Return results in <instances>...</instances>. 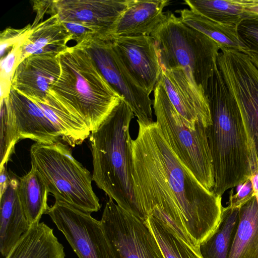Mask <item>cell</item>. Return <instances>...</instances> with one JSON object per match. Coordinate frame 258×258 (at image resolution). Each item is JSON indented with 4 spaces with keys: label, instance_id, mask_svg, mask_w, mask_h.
<instances>
[{
    "label": "cell",
    "instance_id": "6da1fadb",
    "mask_svg": "<svg viewBox=\"0 0 258 258\" xmlns=\"http://www.w3.org/2000/svg\"><path fill=\"white\" fill-rule=\"evenodd\" d=\"M138 125L132 140V178L143 219L158 218L198 249L219 223L222 196L206 188L181 163L156 121Z\"/></svg>",
    "mask_w": 258,
    "mask_h": 258
},
{
    "label": "cell",
    "instance_id": "7a4b0ae2",
    "mask_svg": "<svg viewBox=\"0 0 258 258\" xmlns=\"http://www.w3.org/2000/svg\"><path fill=\"white\" fill-rule=\"evenodd\" d=\"M206 97L211 125L207 127L215 178L213 191L222 196L258 170V159L240 110L217 67Z\"/></svg>",
    "mask_w": 258,
    "mask_h": 258
},
{
    "label": "cell",
    "instance_id": "3957f363",
    "mask_svg": "<svg viewBox=\"0 0 258 258\" xmlns=\"http://www.w3.org/2000/svg\"><path fill=\"white\" fill-rule=\"evenodd\" d=\"M134 115L122 98L99 127L91 132L92 179L119 206L144 220L135 198L132 178L129 128Z\"/></svg>",
    "mask_w": 258,
    "mask_h": 258
},
{
    "label": "cell",
    "instance_id": "277c9868",
    "mask_svg": "<svg viewBox=\"0 0 258 258\" xmlns=\"http://www.w3.org/2000/svg\"><path fill=\"white\" fill-rule=\"evenodd\" d=\"M58 58L60 74L49 92L78 113L92 132L123 98L107 82L83 48L77 44L68 47Z\"/></svg>",
    "mask_w": 258,
    "mask_h": 258
},
{
    "label": "cell",
    "instance_id": "5b68a950",
    "mask_svg": "<svg viewBox=\"0 0 258 258\" xmlns=\"http://www.w3.org/2000/svg\"><path fill=\"white\" fill-rule=\"evenodd\" d=\"M166 14L165 19L150 35L155 41L162 69L182 68L205 95L209 81L218 67L221 47L174 14Z\"/></svg>",
    "mask_w": 258,
    "mask_h": 258
},
{
    "label": "cell",
    "instance_id": "8992f818",
    "mask_svg": "<svg viewBox=\"0 0 258 258\" xmlns=\"http://www.w3.org/2000/svg\"><path fill=\"white\" fill-rule=\"evenodd\" d=\"M31 167L43 180L55 201L91 213L101 208L92 186V175L73 156L67 145L35 143L30 150Z\"/></svg>",
    "mask_w": 258,
    "mask_h": 258
},
{
    "label": "cell",
    "instance_id": "52a82bcc",
    "mask_svg": "<svg viewBox=\"0 0 258 258\" xmlns=\"http://www.w3.org/2000/svg\"><path fill=\"white\" fill-rule=\"evenodd\" d=\"M156 122L169 145L181 163L208 190L215 185L213 160L207 127L199 123L192 129L170 102L161 80L154 90Z\"/></svg>",
    "mask_w": 258,
    "mask_h": 258
},
{
    "label": "cell",
    "instance_id": "ba28073f",
    "mask_svg": "<svg viewBox=\"0 0 258 258\" xmlns=\"http://www.w3.org/2000/svg\"><path fill=\"white\" fill-rule=\"evenodd\" d=\"M100 222L115 258H165L146 222L110 198Z\"/></svg>",
    "mask_w": 258,
    "mask_h": 258
},
{
    "label": "cell",
    "instance_id": "9c48e42d",
    "mask_svg": "<svg viewBox=\"0 0 258 258\" xmlns=\"http://www.w3.org/2000/svg\"><path fill=\"white\" fill-rule=\"evenodd\" d=\"M76 44L87 51L107 82L129 105L138 123L149 125L153 122V100L124 67L115 52L110 39L96 36Z\"/></svg>",
    "mask_w": 258,
    "mask_h": 258
},
{
    "label": "cell",
    "instance_id": "30bf717a",
    "mask_svg": "<svg viewBox=\"0 0 258 258\" xmlns=\"http://www.w3.org/2000/svg\"><path fill=\"white\" fill-rule=\"evenodd\" d=\"M218 67L235 99L258 159V69L245 53L226 50Z\"/></svg>",
    "mask_w": 258,
    "mask_h": 258
},
{
    "label": "cell",
    "instance_id": "8fae6325",
    "mask_svg": "<svg viewBox=\"0 0 258 258\" xmlns=\"http://www.w3.org/2000/svg\"><path fill=\"white\" fill-rule=\"evenodd\" d=\"M48 215L79 258H115L100 221L65 202L55 201Z\"/></svg>",
    "mask_w": 258,
    "mask_h": 258
},
{
    "label": "cell",
    "instance_id": "7c38bea8",
    "mask_svg": "<svg viewBox=\"0 0 258 258\" xmlns=\"http://www.w3.org/2000/svg\"><path fill=\"white\" fill-rule=\"evenodd\" d=\"M131 0H54L49 15L62 23L81 24L98 35L110 38Z\"/></svg>",
    "mask_w": 258,
    "mask_h": 258
},
{
    "label": "cell",
    "instance_id": "4fadbf2b",
    "mask_svg": "<svg viewBox=\"0 0 258 258\" xmlns=\"http://www.w3.org/2000/svg\"><path fill=\"white\" fill-rule=\"evenodd\" d=\"M112 47L130 75L149 95L160 80L162 69L150 35L111 37Z\"/></svg>",
    "mask_w": 258,
    "mask_h": 258
},
{
    "label": "cell",
    "instance_id": "5bb4252c",
    "mask_svg": "<svg viewBox=\"0 0 258 258\" xmlns=\"http://www.w3.org/2000/svg\"><path fill=\"white\" fill-rule=\"evenodd\" d=\"M167 95L187 126L199 123L207 127L212 123L208 101L199 87L180 68L162 70L160 78Z\"/></svg>",
    "mask_w": 258,
    "mask_h": 258
},
{
    "label": "cell",
    "instance_id": "9a60e30c",
    "mask_svg": "<svg viewBox=\"0 0 258 258\" xmlns=\"http://www.w3.org/2000/svg\"><path fill=\"white\" fill-rule=\"evenodd\" d=\"M1 101L12 119L19 141L29 139L44 144L61 141L59 132L40 107L13 88L7 97Z\"/></svg>",
    "mask_w": 258,
    "mask_h": 258
},
{
    "label": "cell",
    "instance_id": "2e32d148",
    "mask_svg": "<svg viewBox=\"0 0 258 258\" xmlns=\"http://www.w3.org/2000/svg\"><path fill=\"white\" fill-rule=\"evenodd\" d=\"M60 71L58 55H30L17 67L12 88L31 100H42L58 78Z\"/></svg>",
    "mask_w": 258,
    "mask_h": 258
},
{
    "label": "cell",
    "instance_id": "e0dca14e",
    "mask_svg": "<svg viewBox=\"0 0 258 258\" xmlns=\"http://www.w3.org/2000/svg\"><path fill=\"white\" fill-rule=\"evenodd\" d=\"M168 0H131L119 17L111 37L151 35L166 17Z\"/></svg>",
    "mask_w": 258,
    "mask_h": 258
},
{
    "label": "cell",
    "instance_id": "ac0fdd59",
    "mask_svg": "<svg viewBox=\"0 0 258 258\" xmlns=\"http://www.w3.org/2000/svg\"><path fill=\"white\" fill-rule=\"evenodd\" d=\"M10 182L0 196V251L6 257L31 227L18 193L19 178L11 174Z\"/></svg>",
    "mask_w": 258,
    "mask_h": 258
},
{
    "label": "cell",
    "instance_id": "d6986e66",
    "mask_svg": "<svg viewBox=\"0 0 258 258\" xmlns=\"http://www.w3.org/2000/svg\"><path fill=\"white\" fill-rule=\"evenodd\" d=\"M72 35L56 14L32 28L28 37L20 47L19 64L32 55H58L68 46Z\"/></svg>",
    "mask_w": 258,
    "mask_h": 258
},
{
    "label": "cell",
    "instance_id": "ffe728a7",
    "mask_svg": "<svg viewBox=\"0 0 258 258\" xmlns=\"http://www.w3.org/2000/svg\"><path fill=\"white\" fill-rule=\"evenodd\" d=\"M250 179L255 195L239 208V222L228 258H258V171Z\"/></svg>",
    "mask_w": 258,
    "mask_h": 258
},
{
    "label": "cell",
    "instance_id": "44dd1931",
    "mask_svg": "<svg viewBox=\"0 0 258 258\" xmlns=\"http://www.w3.org/2000/svg\"><path fill=\"white\" fill-rule=\"evenodd\" d=\"M62 244L44 222L31 226L5 258H65Z\"/></svg>",
    "mask_w": 258,
    "mask_h": 258
},
{
    "label": "cell",
    "instance_id": "7402d4cb",
    "mask_svg": "<svg viewBox=\"0 0 258 258\" xmlns=\"http://www.w3.org/2000/svg\"><path fill=\"white\" fill-rule=\"evenodd\" d=\"M18 193L25 217L32 226L40 222L48 208L49 194L42 177L33 167L25 175L19 178Z\"/></svg>",
    "mask_w": 258,
    "mask_h": 258
},
{
    "label": "cell",
    "instance_id": "603a6c76",
    "mask_svg": "<svg viewBox=\"0 0 258 258\" xmlns=\"http://www.w3.org/2000/svg\"><path fill=\"white\" fill-rule=\"evenodd\" d=\"M239 208L223 207L219 223L198 250L203 258H228L239 222Z\"/></svg>",
    "mask_w": 258,
    "mask_h": 258
},
{
    "label": "cell",
    "instance_id": "cb8c5ba5",
    "mask_svg": "<svg viewBox=\"0 0 258 258\" xmlns=\"http://www.w3.org/2000/svg\"><path fill=\"white\" fill-rule=\"evenodd\" d=\"M185 25L215 41L221 48L244 52L246 47L240 40L237 27L225 25L211 20L190 9L177 10Z\"/></svg>",
    "mask_w": 258,
    "mask_h": 258
},
{
    "label": "cell",
    "instance_id": "d4e9b609",
    "mask_svg": "<svg viewBox=\"0 0 258 258\" xmlns=\"http://www.w3.org/2000/svg\"><path fill=\"white\" fill-rule=\"evenodd\" d=\"M190 9L218 23L237 27L247 18L243 0H185Z\"/></svg>",
    "mask_w": 258,
    "mask_h": 258
},
{
    "label": "cell",
    "instance_id": "484cf974",
    "mask_svg": "<svg viewBox=\"0 0 258 258\" xmlns=\"http://www.w3.org/2000/svg\"><path fill=\"white\" fill-rule=\"evenodd\" d=\"M145 222L165 258H203L198 249L184 241L161 220L149 216Z\"/></svg>",
    "mask_w": 258,
    "mask_h": 258
},
{
    "label": "cell",
    "instance_id": "4316f807",
    "mask_svg": "<svg viewBox=\"0 0 258 258\" xmlns=\"http://www.w3.org/2000/svg\"><path fill=\"white\" fill-rule=\"evenodd\" d=\"M22 43L14 46L9 49L5 56L1 58V100L7 97L11 90L13 78L16 68L19 65L20 47Z\"/></svg>",
    "mask_w": 258,
    "mask_h": 258
},
{
    "label": "cell",
    "instance_id": "83f0119b",
    "mask_svg": "<svg viewBox=\"0 0 258 258\" xmlns=\"http://www.w3.org/2000/svg\"><path fill=\"white\" fill-rule=\"evenodd\" d=\"M237 32L246 47L245 50L258 53V18L248 17L243 19L237 26Z\"/></svg>",
    "mask_w": 258,
    "mask_h": 258
},
{
    "label": "cell",
    "instance_id": "f1b7e54d",
    "mask_svg": "<svg viewBox=\"0 0 258 258\" xmlns=\"http://www.w3.org/2000/svg\"><path fill=\"white\" fill-rule=\"evenodd\" d=\"M31 30V25L28 24L22 28H7L2 31L0 34L1 57L8 49L22 43L28 37Z\"/></svg>",
    "mask_w": 258,
    "mask_h": 258
},
{
    "label": "cell",
    "instance_id": "f546056e",
    "mask_svg": "<svg viewBox=\"0 0 258 258\" xmlns=\"http://www.w3.org/2000/svg\"><path fill=\"white\" fill-rule=\"evenodd\" d=\"M236 187H237L236 193L234 194L233 192V187L230 190L228 206L233 208H240L242 205L254 196L255 194L250 178Z\"/></svg>",
    "mask_w": 258,
    "mask_h": 258
},
{
    "label": "cell",
    "instance_id": "4dcf8cb0",
    "mask_svg": "<svg viewBox=\"0 0 258 258\" xmlns=\"http://www.w3.org/2000/svg\"><path fill=\"white\" fill-rule=\"evenodd\" d=\"M33 8L36 13V18L31 25L32 28L36 26L41 22L45 14H49L51 11V1H33Z\"/></svg>",
    "mask_w": 258,
    "mask_h": 258
},
{
    "label": "cell",
    "instance_id": "1f68e13d",
    "mask_svg": "<svg viewBox=\"0 0 258 258\" xmlns=\"http://www.w3.org/2000/svg\"><path fill=\"white\" fill-rule=\"evenodd\" d=\"M247 18H258V0H243Z\"/></svg>",
    "mask_w": 258,
    "mask_h": 258
},
{
    "label": "cell",
    "instance_id": "d6a6232c",
    "mask_svg": "<svg viewBox=\"0 0 258 258\" xmlns=\"http://www.w3.org/2000/svg\"><path fill=\"white\" fill-rule=\"evenodd\" d=\"M11 181V175L7 170L6 166L0 167V196L7 188Z\"/></svg>",
    "mask_w": 258,
    "mask_h": 258
},
{
    "label": "cell",
    "instance_id": "836d02e7",
    "mask_svg": "<svg viewBox=\"0 0 258 258\" xmlns=\"http://www.w3.org/2000/svg\"><path fill=\"white\" fill-rule=\"evenodd\" d=\"M243 52L246 53L249 56L252 62L258 69V53L246 50Z\"/></svg>",
    "mask_w": 258,
    "mask_h": 258
}]
</instances>
